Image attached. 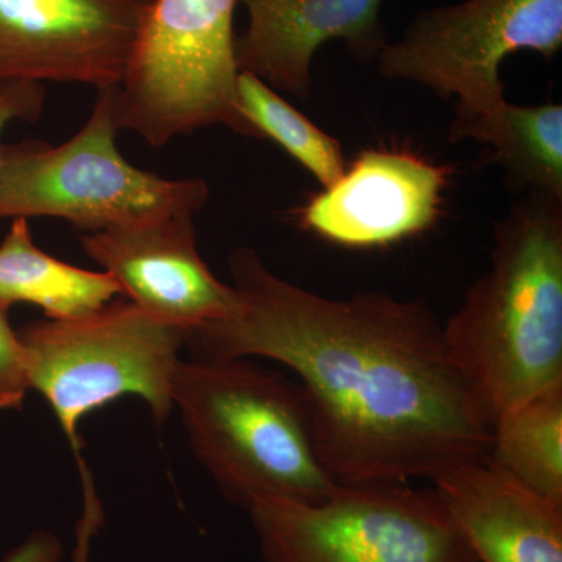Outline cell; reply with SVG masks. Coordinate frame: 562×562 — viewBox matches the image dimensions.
Instances as JSON below:
<instances>
[{"instance_id": "7", "label": "cell", "mask_w": 562, "mask_h": 562, "mask_svg": "<svg viewBox=\"0 0 562 562\" xmlns=\"http://www.w3.org/2000/svg\"><path fill=\"white\" fill-rule=\"evenodd\" d=\"M247 513L265 562H479L435 487L339 484L321 502Z\"/></svg>"}, {"instance_id": "19", "label": "cell", "mask_w": 562, "mask_h": 562, "mask_svg": "<svg viewBox=\"0 0 562 562\" xmlns=\"http://www.w3.org/2000/svg\"><path fill=\"white\" fill-rule=\"evenodd\" d=\"M46 103V90L36 81L0 83V135L14 121L36 122Z\"/></svg>"}, {"instance_id": "4", "label": "cell", "mask_w": 562, "mask_h": 562, "mask_svg": "<svg viewBox=\"0 0 562 562\" xmlns=\"http://www.w3.org/2000/svg\"><path fill=\"white\" fill-rule=\"evenodd\" d=\"M238 2L150 0L124 76L110 88L120 132L151 147L213 125L257 138L238 105Z\"/></svg>"}, {"instance_id": "17", "label": "cell", "mask_w": 562, "mask_h": 562, "mask_svg": "<svg viewBox=\"0 0 562 562\" xmlns=\"http://www.w3.org/2000/svg\"><path fill=\"white\" fill-rule=\"evenodd\" d=\"M238 105L257 138L276 140L324 190L341 179L347 168L341 143L303 116L254 74L239 72Z\"/></svg>"}, {"instance_id": "3", "label": "cell", "mask_w": 562, "mask_h": 562, "mask_svg": "<svg viewBox=\"0 0 562 562\" xmlns=\"http://www.w3.org/2000/svg\"><path fill=\"white\" fill-rule=\"evenodd\" d=\"M192 452L224 497L321 502L339 486L322 464L301 384L250 358L181 361L172 390Z\"/></svg>"}, {"instance_id": "12", "label": "cell", "mask_w": 562, "mask_h": 562, "mask_svg": "<svg viewBox=\"0 0 562 562\" xmlns=\"http://www.w3.org/2000/svg\"><path fill=\"white\" fill-rule=\"evenodd\" d=\"M249 25L236 36L239 72L254 74L276 91L310 98L314 54L341 40L358 61L379 60L387 32L384 0H239Z\"/></svg>"}, {"instance_id": "9", "label": "cell", "mask_w": 562, "mask_h": 562, "mask_svg": "<svg viewBox=\"0 0 562 562\" xmlns=\"http://www.w3.org/2000/svg\"><path fill=\"white\" fill-rule=\"evenodd\" d=\"M150 0H0V83H120Z\"/></svg>"}, {"instance_id": "18", "label": "cell", "mask_w": 562, "mask_h": 562, "mask_svg": "<svg viewBox=\"0 0 562 562\" xmlns=\"http://www.w3.org/2000/svg\"><path fill=\"white\" fill-rule=\"evenodd\" d=\"M29 390L20 336L10 325L9 310L0 305V409L21 408Z\"/></svg>"}, {"instance_id": "13", "label": "cell", "mask_w": 562, "mask_h": 562, "mask_svg": "<svg viewBox=\"0 0 562 562\" xmlns=\"http://www.w3.org/2000/svg\"><path fill=\"white\" fill-rule=\"evenodd\" d=\"M432 487L479 562H562V505L487 458L441 473Z\"/></svg>"}, {"instance_id": "20", "label": "cell", "mask_w": 562, "mask_h": 562, "mask_svg": "<svg viewBox=\"0 0 562 562\" xmlns=\"http://www.w3.org/2000/svg\"><path fill=\"white\" fill-rule=\"evenodd\" d=\"M81 483H83V516L77 525V541L74 547L72 562H90L92 538L103 524V512L94 480L85 462H80Z\"/></svg>"}, {"instance_id": "10", "label": "cell", "mask_w": 562, "mask_h": 562, "mask_svg": "<svg viewBox=\"0 0 562 562\" xmlns=\"http://www.w3.org/2000/svg\"><path fill=\"white\" fill-rule=\"evenodd\" d=\"M194 216L91 232L81 236V249L144 313L188 333L232 316L239 305L235 288L217 279L199 254Z\"/></svg>"}, {"instance_id": "11", "label": "cell", "mask_w": 562, "mask_h": 562, "mask_svg": "<svg viewBox=\"0 0 562 562\" xmlns=\"http://www.w3.org/2000/svg\"><path fill=\"white\" fill-rule=\"evenodd\" d=\"M447 166L409 150L368 149L333 187L295 211L305 231L339 246H390L428 231L442 210Z\"/></svg>"}, {"instance_id": "1", "label": "cell", "mask_w": 562, "mask_h": 562, "mask_svg": "<svg viewBox=\"0 0 562 562\" xmlns=\"http://www.w3.org/2000/svg\"><path fill=\"white\" fill-rule=\"evenodd\" d=\"M238 310L187 333L192 360L286 366L310 406L314 443L338 484L412 483L487 458L491 422L420 299L379 291L330 299L232 254Z\"/></svg>"}, {"instance_id": "2", "label": "cell", "mask_w": 562, "mask_h": 562, "mask_svg": "<svg viewBox=\"0 0 562 562\" xmlns=\"http://www.w3.org/2000/svg\"><path fill=\"white\" fill-rule=\"evenodd\" d=\"M442 333L491 428L562 383V199L525 192L495 222L490 269Z\"/></svg>"}, {"instance_id": "16", "label": "cell", "mask_w": 562, "mask_h": 562, "mask_svg": "<svg viewBox=\"0 0 562 562\" xmlns=\"http://www.w3.org/2000/svg\"><path fill=\"white\" fill-rule=\"evenodd\" d=\"M487 460L528 490L562 505V383L492 424Z\"/></svg>"}, {"instance_id": "21", "label": "cell", "mask_w": 562, "mask_h": 562, "mask_svg": "<svg viewBox=\"0 0 562 562\" xmlns=\"http://www.w3.org/2000/svg\"><path fill=\"white\" fill-rule=\"evenodd\" d=\"M63 546L49 531H35L16 549L7 554L3 562H60Z\"/></svg>"}, {"instance_id": "5", "label": "cell", "mask_w": 562, "mask_h": 562, "mask_svg": "<svg viewBox=\"0 0 562 562\" xmlns=\"http://www.w3.org/2000/svg\"><path fill=\"white\" fill-rule=\"evenodd\" d=\"M117 133L105 88L98 91L90 120L65 144H0V220L58 217L99 232L205 206V180L165 179L136 168L122 157Z\"/></svg>"}, {"instance_id": "15", "label": "cell", "mask_w": 562, "mask_h": 562, "mask_svg": "<svg viewBox=\"0 0 562 562\" xmlns=\"http://www.w3.org/2000/svg\"><path fill=\"white\" fill-rule=\"evenodd\" d=\"M122 297L106 272H92L50 257L33 243L25 217H14L0 243V305L40 306L47 319H74Z\"/></svg>"}, {"instance_id": "14", "label": "cell", "mask_w": 562, "mask_h": 562, "mask_svg": "<svg viewBox=\"0 0 562 562\" xmlns=\"http://www.w3.org/2000/svg\"><path fill=\"white\" fill-rule=\"evenodd\" d=\"M450 140L486 144L514 190L562 199V106L516 105L505 101L490 113L457 111Z\"/></svg>"}, {"instance_id": "8", "label": "cell", "mask_w": 562, "mask_h": 562, "mask_svg": "<svg viewBox=\"0 0 562 562\" xmlns=\"http://www.w3.org/2000/svg\"><path fill=\"white\" fill-rule=\"evenodd\" d=\"M562 49V0H465L424 11L376 60L384 79L422 85L457 111L490 113L501 106V65L531 50L552 60Z\"/></svg>"}, {"instance_id": "6", "label": "cell", "mask_w": 562, "mask_h": 562, "mask_svg": "<svg viewBox=\"0 0 562 562\" xmlns=\"http://www.w3.org/2000/svg\"><path fill=\"white\" fill-rule=\"evenodd\" d=\"M29 386L49 403L80 460V424L88 414L138 395L157 424L172 413V390L187 331L113 301L74 319L18 328Z\"/></svg>"}]
</instances>
